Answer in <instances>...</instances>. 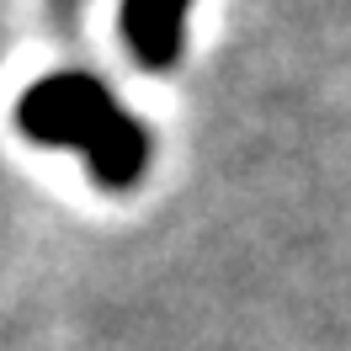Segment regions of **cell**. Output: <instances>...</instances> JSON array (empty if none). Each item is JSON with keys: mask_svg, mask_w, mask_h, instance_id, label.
Listing matches in <instances>:
<instances>
[{"mask_svg": "<svg viewBox=\"0 0 351 351\" xmlns=\"http://www.w3.org/2000/svg\"><path fill=\"white\" fill-rule=\"evenodd\" d=\"M16 123L32 144L75 149L90 165L101 186H133L149 165V133L128 107H117L101 80H90L80 69L48 75L22 96Z\"/></svg>", "mask_w": 351, "mask_h": 351, "instance_id": "obj_1", "label": "cell"}, {"mask_svg": "<svg viewBox=\"0 0 351 351\" xmlns=\"http://www.w3.org/2000/svg\"><path fill=\"white\" fill-rule=\"evenodd\" d=\"M192 0H123V38L144 69H176L186 53Z\"/></svg>", "mask_w": 351, "mask_h": 351, "instance_id": "obj_2", "label": "cell"}]
</instances>
